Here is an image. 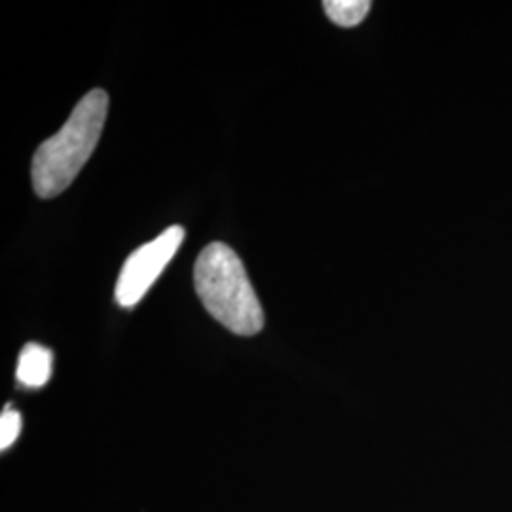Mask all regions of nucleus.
<instances>
[{
    "label": "nucleus",
    "instance_id": "obj_1",
    "mask_svg": "<svg viewBox=\"0 0 512 512\" xmlns=\"http://www.w3.org/2000/svg\"><path fill=\"white\" fill-rule=\"evenodd\" d=\"M107 112V92L92 90L74 107L65 126L38 147L33 160V186L37 196L54 198L69 188L97 147Z\"/></svg>",
    "mask_w": 512,
    "mask_h": 512
},
{
    "label": "nucleus",
    "instance_id": "obj_2",
    "mask_svg": "<svg viewBox=\"0 0 512 512\" xmlns=\"http://www.w3.org/2000/svg\"><path fill=\"white\" fill-rule=\"evenodd\" d=\"M194 285L205 310L239 336L264 327V311L241 258L224 243L203 249L194 266Z\"/></svg>",
    "mask_w": 512,
    "mask_h": 512
},
{
    "label": "nucleus",
    "instance_id": "obj_3",
    "mask_svg": "<svg viewBox=\"0 0 512 512\" xmlns=\"http://www.w3.org/2000/svg\"><path fill=\"white\" fill-rule=\"evenodd\" d=\"M184 239L183 226H171L147 245L139 247L124 262L116 283V302L122 308L137 306L154 281L164 272L171 258L177 255Z\"/></svg>",
    "mask_w": 512,
    "mask_h": 512
},
{
    "label": "nucleus",
    "instance_id": "obj_4",
    "mask_svg": "<svg viewBox=\"0 0 512 512\" xmlns=\"http://www.w3.org/2000/svg\"><path fill=\"white\" fill-rule=\"evenodd\" d=\"M54 355L40 344H27L18 361V382L25 387H42L52 378Z\"/></svg>",
    "mask_w": 512,
    "mask_h": 512
},
{
    "label": "nucleus",
    "instance_id": "obj_5",
    "mask_svg": "<svg viewBox=\"0 0 512 512\" xmlns=\"http://www.w3.org/2000/svg\"><path fill=\"white\" fill-rule=\"evenodd\" d=\"M323 8L338 27H357L365 21L372 4L368 0H327Z\"/></svg>",
    "mask_w": 512,
    "mask_h": 512
},
{
    "label": "nucleus",
    "instance_id": "obj_6",
    "mask_svg": "<svg viewBox=\"0 0 512 512\" xmlns=\"http://www.w3.org/2000/svg\"><path fill=\"white\" fill-rule=\"evenodd\" d=\"M21 431V416L12 406H6L2 416H0V448L6 450L10 448Z\"/></svg>",
    "mask_w": 512,
    "mask_h": 512
}]
</instances>
